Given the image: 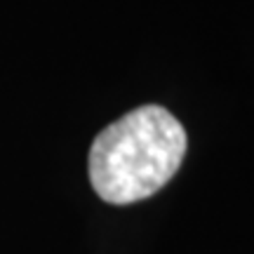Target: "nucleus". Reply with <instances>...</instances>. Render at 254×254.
Wrapping results in <instances>:
<instances>
[{
	"label": "nucleus",
	"mask_w": 254,
	"mask_h": 254,
	"mask_svg": "<svg viewBox=\"0 0 254 254\" xmlns=\"http://www.w3.org/2000/svg\"><path fill=\"white\" fill-rule=\"evenodd\" d=\"M186 155L184 125L146 104L104 127L90 148V182L104 202L132 205L172 179Z\"/></svg>",
	"instance_id": "nucleus-1"
}]
</instances>
